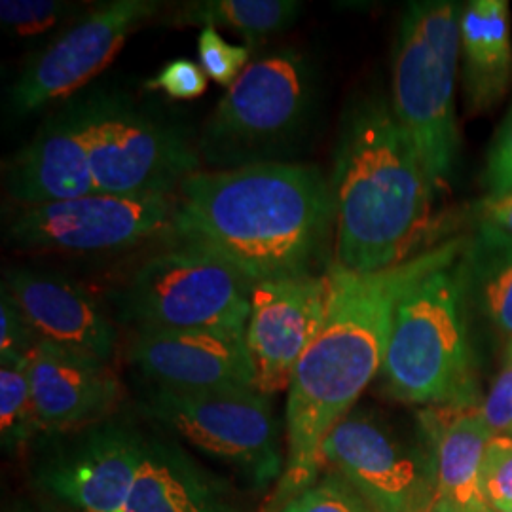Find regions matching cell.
<instances>
[{
	"mask_svg": "<svg viewBox=\"0 0 512 512\" xmlns=\"http://www.w3.org/2000/svg\"><path fill=\"white\" fill-rule=\"evenodd\" d=\"M141 408L152 423L236 469L258 488L283 476L274 408L270 397L256 389L181 393L152 387Z\"/></svg>",
	"mask_w": 512,
	"mask_h": 512,
	"instance_id": "obj_9",
	"label": "cell"
},
{
	"mask_svg": "<svg viewBox=\"0 0 512 512\" xmlns=\"http://www.w3.org/2000/svg\"><path fill=\"white\" fill-rule=\"evenodd\" d=\"M4 190L23 207L95 194L84 99L44 120L33 139L4 162Z\"/></svg>",
	"mask_w": 512,
	"mask_h": 512,
	"instance_id": "obj_16",
	"label": "cell"
},
{
	"mask_svg": "<svg viewBox=\"0 0 512 512\" xmlns=\"http://www.w3.org/2000/svg\"><path fill=\"white\" fill-rule=\"evenodd\" d=\"M29 382L40 437L109 420L124 397V385L110 363L50 342H40L33 351Z\"/></svg>",
	"mask_w": 512,
	"mask_h": 512,
	"instance_id": "obj_17",
	"label": "cell"
},
{
	"mask_svg": "<svg viewBox=\"0 0 512 512\" xmlns=\"http://www.w3.org/2000/svg\"><path fill=\"white\" fill-rule=\"evenodd\" d=\"M126 512H243L220 478L175 440L148 435Z\"/></svg>",
	"mask_w": 512,
	"mask_h": 512,
	"instance_id": "obj_20",
	"label": "cell"
},
{
	"mask_svg": "<svg viewBox=\"0 0 512 512\" xmlns=\"http://www.w3.org/2000/svg\"><path fill=\"white\" fill-rule=\"evenodd\" d=\"M327 298V272L253 287L245 342L258 393L272 397L289 391L294 368L323 327Z\"/></svg>",
	"mask_w": 512,
	"mask_h": 512,
	"instance_id": "obj_14",
	"label": "cell"
},
{
	"mask_svg": "<svg viewBox=\"0 0 512 512\" xmlns=\"http://www.w3.org/2000/svg\"><path fill=\"white\" fill-rule=\"evenodd\" d=\"M302 12L294 0H196L164 19L169 27H222L238 33L253 50L266 38L287 31Z\"/></svg>",
	"mask_w": 512,
	"mask_h": 512,
	"instance_id": "obj_22",
	"label": "cell"
},
{
	"mask_svg": "<svg viewBox=\"0 0 512 512\" xmlns=\"http://www.w3.org/2000/svg\"><path fill=\"white\" fill-rule=\"evenodd\" d=\"M465 264L469 294L495 329L512 340V239L478 226Z\"/></svg>",
	"mask_w": 512,
	"mask_h": 512,
	"instance_id": "obj_23",
	"label": "cell"
},
{
	"mask_svg": "<svg viewBox=\"0 0 512 512\" xmlns=\"http://www.w3.org/2000/svg\"><path fill=\"white\" fill-rule=\"evenodd\" d=\"M40 338L16 300L2 287L0 298V363L23 361L33 355Z\"/></svg>",
	"mask_w": 512,
	"mask_h": 512,
	"instance_id": "obj_30",
	"label": "cell"
},
{
	"mask_svg": "<svg viewBox=\"0 0 512 512\" xmlns=\"http://www.w3.org/2000/svg\"><path fill=\"white\" fill-rule=\"evenodd\" d=\"M277 512H372L342 476H325L287 499Z\"/></svg>",
	"mask_w": 512,
	"mask_h": 512,
	"instance_id": "obj_26",
	"label": "cell"
},
{
	"mask_svg": "<svg viewBox=\"0 0 512 512\" xmlns=\"http://www.w3.org/2000/svg\"><path fill=\"white\" fill-rule=\"evenodd\" d=\"M467 294L463 253L425 275L399 300L380 372L391 397L431 406L471 404L475 387L465 321Z\"/></svg>",
	"mask_w": 512,
	"mask_h": 512,
	"instance_id": "obj_4",
	"label": "cell"
},
{
	"mask_svg": "<svg viewBox=\"0 0 512 512\" xmlns=\"http://www.w3.org/2000/svg\"><path fill=\"white\" fill-rule=\"evenodd\" d=\"M459 16L448 0L412 2L393 48L391 110L437 192L448 188L458 158Z\"/></svg>",
	"mask_w": 512,
	"mask_h": 512,
	"instance_id": "obj_5",
	"label": "cell"
},
{
	"mask_svg": "<svg viewBox=\"0 0 512 512\" xmlns=\"http://www.w3.org/2000/svg\"><path fill=\"white\" fill-rule=\"evenodd\" d=\"M175 196L90 194L67 202L23 207L6 226L4 239L19 251L99 255L128 251L167 236Z\"/></svg>",
	"mask_w": 512,
	"mask_h": 512,
	"instance_id": "obj_11",
	"label": "cell"
},
{
	"mask_svg": "<svg viewBox=\"0 0 512 512\" xmlns=\"http://www.w3.org/2000/svg\"><path fill=\"white\" fill-rule=\"evenodd\" d=\"M459 54L469 101L476 110L497 103L512 76L509 4L505 0H473L459 16Z\"/></svg>",
	"mask_w": 512,
	"mask_h": 512,
	"instance_id": "obj_21",
	"label": "cell"
},
{
	"mask_svg": "<svg viewBox=\"0 0 512 512\" xmlns=\"http://www.w3.org/2000/svg\"><path fill=\"white\" fill-rule=\"evenodd\" d=\"M73 12L74 6L61 0H2L0 23L14 37H38Z\"/></svg>",
	"mask_w": 512,
	"mask_h": 512,
	"instance_id": "obj_25",
	"label": "cell"
},
{
	"mask_svg": "<svg viewBox=\"0 0 512 512\" xmlns=\"http://www.w3.org/2000/svg\"><path fill=\"white\" fill-rule=\"evenodd\" d=\"M29 359L0 363V440L6 452L25 450L40 439L29 382Z\"/></svg>",
	"mask_w": 512,
	"mask_h": 512,
	"instance_id": "obj_24",
	"label": "cell"
},
{
	"mask_svg": "<svg viewBox=\"0 0 512 512\" xmlns=\"http://www.w3.org/2000/svg\"><path fill=\"white\" fill-rule=\"evenodd\" d=\"M255 283L219 256L171 239L112 296L135 330H245Z\"/></svg>",
	"mask_w": 512,
	"mask_h": 512,
	"instance_id": "obj_7",
	"label": "cell"
},
{
	"mask_svg": "<svg viewBox=\"0 0 512 512\" xmlns=\"http://www.w3.org/2000/svg\"><path fill=\"white\" fill-rule=\"evenodd\" d=\"M478 217L480 226L512 239V190L488 194L478 203Z\"/></svg>",
	"mask_w": 512,
	"mask_h": 512,
	"instance_id": "obj_33",
	"label": "cell"
},
{
	"mask_svg": "<svg viewBox=\"0 0 512 512\" xmlns=\"http://www.w3.org/2000/svg\"><path fill=\"white\" fill-rule=\"evenodd\" d=\"M95 192L112 196H175L202 171L196 145L164 118L120 93L84 97Z\"/></svg>",
	"mask_w": 512,
	"mask_h": 512,
	"instance_id": "obj_8",
	"label": "cell"
},
{
	"mask_svg": "<svg viewBox=\"0 0 512 512\" xmlns=\"http://www.w3.org/2000/svg\"><path fill=\"white\" fill-rule=\"evenodd\" d=\"M33 461L38 494L76 512H126L148 435L120 418L40 437Z\"/></svg>",
	"mask_w": 512,
	"mask_h": 512,
	"instance_id": "obj_10",
	"label": "cell"
},
{
	"mask_svg": "<svg viewBox=\"0 0 512 512\" xmlns=\"http://www.w3.org/2000/svg\"><path fill=\"white\" fill-rule=\"evenodd\" d=\"M486 183L490 186V194L512 190V110L490 150Z\"/></svg>",
	"mask_w": 512,
	"mask_h": 512,
	"instance_id": "obj_32",
	"label": "cell"
},
{
	"mask_svg": "<svg viewBox=\"0 0 512 512\" xmlns=\"http://www.w3.org/2000/svg\"><path fill=\"white\" fill-rule=\"evenodd\" d=\"M435 461L431 512H494L482 490V461L494 437L480 410L431 406L420 416Z\"/></svg>",
	"mask_w": 512,
	"mask_h": 512,
	"instance_id": "obj_19",
	"label": "cell"
},
{
	"mask_svg": "<svg viewBox=\"0 0 512 512\" xmlns=\"http://www.w3.org/2000/svg\"><path fill=\"white\" fill-rule=\"evenodd\" d=\"M253 50L249 46L230 44L217 27H203L198 35V59L205 74L226 90L236 84L247 69Z\"/></svg>",
	"mask_w": 512,
	"mask_h": 512,
	"instance_id": "obj_27",
	"label": "cell"
},
{
	"mask_svg": "<svg viewBox=\"0 0 512 512\" xmlns=\"http://www.w3.org/2000/svg\"><path fill=\"white\" fill-rule=\"evenodd\" d=\"M160 10L158 0H110L88 10L25 65L8 95L12 112L27 116L73 97Z\"/></svg>",
	"mask_w": 512,
	"mask_h": 512,
	"instance_id": "obj_13",
	"label": "cell"
},
{
	"mask_svg": "<svg viewBox=\"0 0 512 512\" xmlns=\"http://www.w3.org/2000/svg\"><path fill=\"white\" fill-rule=\"evenodd\" d=\"M321 456L370 511L431 512L435 461L427 437L410 442L372 412L351 410L332 427Z\"/></svg>",
	"mask_w": 512,
	"mask_h": 512,
	"instance_id": "obj_12",
	"label": "cell"
},
{
	"mask_svg": "<svg viewBox=\"0 0 512 512\" xmlns=\"http://www.w3.org/2000/svg\"><path fill=\"white\" fill-rule=\"evenodd\" d=\"M330 190L332 264L344 270L380 272L440 243L437 188L380 97L357 101L344 116Z\"/></svg>",
	"mask_w": 512,
	"mask_h": 512,
	"instance_id": "obj_3",
	"label": "cell"
},
{
	"mask_svg": "<svg viewBox=\"0 0 512 512\" xmlns=\"http://www.w3.org/2000/svg\"><path fill=\"white\" fill-rule=\"evenodd\" d=\"M334 202L317 165L198 171L175 194L169 238L219 256L253 283L315 275Z\"/></svg>",
	"mask_w": 512,
	"mask_h": 512,
	"instance_id": "obj_2",
	"label": "cell"
},
{
	"mask_svg": "<svg viewBox=\"0 0 512 512\" xmlns=\"http://www.w3.org/2000/svg\"><path fill=\"white\" fill-rule=\"evenodd\" d=\"M482 490L494 512H512V437L495 435L482 461Z\"/></svg>",
	"mask_w": 512,
	"mask_h": 512,
	"instance_id": "obj_28",
	"label": "cell"
},
{
	"mask_svg": "<svg viewBox=\"0 0 512 512\" xmlns=\"http://www.w3.org/2000/svg\"><path fill=\"white\" fill-rule=\"evenodd\" d=\"M315 105V78L308 59L279 50L247 65L220 97L196 143L202 164L213 171L293 162Z\"/></svg>",
	"mask_w": 512,
	"mask_h": 512,
	"instance_id": "obj_6",
	"label": "cell"
},
{
	"mask_svg": "<svg viewBox=\"0 0 512 512\" xmlns=\"http://www.w3.org/2000/svg\"><path fill=\"white\" fill-rule=\"evenodd\" d=\"M128 359L158 389H255L245 330H135Z\"/></svg>",
	"mask_w": 512,
	"mask_h": 512,
	"instance_id": "obj_15",
	"label": "cell"
},
{
	"mask_svg": "<svg viewBox=\"0 0 512 512\" xmlns=\"http://www.w3.org/2000/svg\"><path fill=\"white\" fill-rule=\"evenodd\" d=\"M480 416L494 437L512 433V340L507 346L501 372L480 408Z\"/></svg>",
	"mask_w": 512,
	"mask_h": 512,
	"instance_id": "obj_31",
	"label": "cell"
},
{
	"mask_svg": "<svg viewBox=\"0 0 512 512\" xmlns=\"http://www.w3.org/2000/svg\"><path fill=\"white\" fill-rule=\"evenodd\" d=\"M465 249L463 238L444 239L408 262L370 274L349 272L330 262L325 321L294 368L287 391V465L275 503L283 505L317 480L327 435L382 372L399 300Z\"/></svg>",
	"mask_w": 512,
	"mask_h": 512,
	"instance_id": "obj_1",
	"label": "cell"
},
{
	"mask_svg": "<svg viewBox=\"0 0 512 512\" xmlns=\"http://www.w3.org/2000/svg\"><path fill=\"white\" fill-rule=\"evenodd\" d=\"M2 287L16 300L40 342L112 365L118 330L80 285L52 272L14 268L4 275Z\"/></svg>",
	"mask_w": 512,
	"mask_h": 512,
	"instance_id": "obj_18",
	"label": "cell"
},
{
	"mask_svg": "<svg viewBox=\"0 0 512 512\" xmlns=\"http://www.w3.org/2000/svg\"><path fill=\"white\" fill-rule=\"evenodd\" d=\"M4 512H76L65 505H59L52 499L38 494L37 497H23L10 503Z\"/></svg>",
	"mask_w": 512,
	"mask_h": 512,
	"instance_id": "obj_34",
	"label": "cell"
},
{
	"mask_svg": "<svg viewBox=\"0 0 512 512\" xmlns=\"http://www.w3.org/2000/svg\"><path fill=\"white\" fill-rule=\"evenodd\" d=\"M207 88L209 76L200 67V63L184 57L165 63L158 73L145 82V90L148 92H162L169 99L177 101H194L202 97Z\"/></svg>",
	"mask_w": 512,
	"mask_h": 512,
	"instance_id": "obj_29",
	"label": "cell"
}]
</instances>
